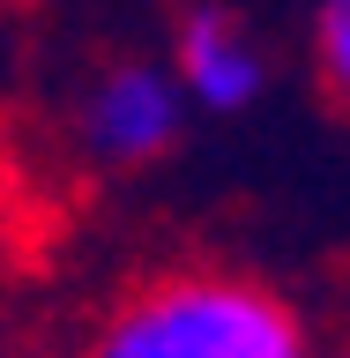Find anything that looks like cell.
I'll return each instance as SVG.
<instances>
[{"label": "cell", "mask_w": 350, "mask_h": 358, "mask_svg": "<svg viewBox=\"0 0 350 358\" xmlns=\"http://www.w3.org/2000/svg\"><path fill=\"white\" fill-rule=\"evenodd\" d=\"M313 343L306 306L261 268L172 262L112 291L75 358H313Z\"/></svg>", "instance_id": "cell-1"}, {"label": "cell", "mask_w": 350, "mask_h": 358, "mask_svg": "<svg viewBox=\"0 0 350 358\" xmlns=\"http://www.w3.org/2000/svg\"><path fill=\"white\" fill-rule=\"evenodd\" d=\"M67 150L97 179H142L187 142L194 112L179 97L164 52H112L67 97Z\"/></svg>", "instance_id": "cell-2"}, {"label": "cell", "mask_w": 350, "mask_h": 358, "mask_svg": "<svg viewBox=\"0 0 350 358\" xmlns=\"http://www.w3.org/2000/svg\"><path fill=\"white\" fill-rule=\"evenodd\" d=\"M164 67H172L187 112L201 120H239L276 90V52H268L261 22L231 0H187L164 38Z\"/></svg>", "instance_id": "cell-3"}, {"label": "cell", "mask_w": 350, "mask_h": 358, "mask_svg": "<svg viewBox=\"0 0 350 358\" xmlns=\"http://www.w3.org/2000/svg\"><path fill=\"white\" fill-rule=\"evenodd\" d=\"M306 67L321 97L350 112V0H313L306 8Z\"/></svg>", "instance_id": "cell-4"}, {"label": "cell", "mask_w": 350, "mask_h": 358, "mask_svg": "<svg viewBox=\"0 0 350 358\" xmlns=\"http://www.w3.org/2000/svg\"><path fill=\"white\" fill-rule=\"evenodd\" d=\"M313 358H350V336H328V343H313Z\"/></svg>", "instance_id": "cell-5"}]
</instances>
